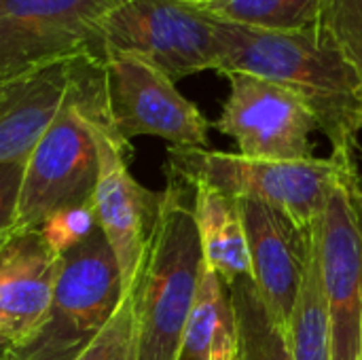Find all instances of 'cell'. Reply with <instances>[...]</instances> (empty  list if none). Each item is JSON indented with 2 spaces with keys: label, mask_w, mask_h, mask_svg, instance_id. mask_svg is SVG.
<instances>
[{
  "label": "cell",
  "mask_w": 362,
  "mask_h": 360,
  "mask_svg": "<svg viewBox=\"0 0 362 360\" xmlns=\"http://www.w3.org/2000/svg\"><path fill=\"white\" fill-rule=\"evenodd\" d=\"M221 74H252L295 93L329 138L333 157L356 163L362 129V76L318 28L272 32L214 19Z\"/></svg>",
  "instance_id": "6da1fadb"
},
{
  "label": "cell",
  "mask_w": 362,
  "mask_h": 360,
  "mask_svg": "<svg viewBox=\"0 0 362 360\" xmlns=\"http://www.w3.org/2000/svg\"><path fill=\"white\" fill-rule=\"evenodd\" d=\"M108 117L102 59L74 57L62 106L25 159L11 231L40 229L57 214L91 206L100 172L98 127Z\"/></svg>",
  "instance_id": "7a4b0ae2"
},
{
  "label": "cell",
  "mask_w": 362,
  "mask_h": 360,
  "mask_svg": "<svg viewBox=\"0 0 362 360\" xmlns=\"http://www.w3.org/2000/svg\"><path fill=\"white\" fill-rule=\"evenodd\" d=\"M187 185L170 178L142 272L132 289L136 360H180L204 257Z\"/></svg>",
  "instance_id": "3957f363"
},
{
  "label": "cell",
  "mask_w": 362,
  "mask_h": 360,
  "mask_svg": "<svg viewBox=\"0 0 362 360\" xmlns=\"http://www.w3.org/2000/svg\"><path fill=\"white\" fill-rule=\"evenodd\" d=\"M356 170L339 157L327 159H252L240 153L199 146H170L168 176L187 187L206 185L233 199L250 197L284 212L297 227L314 231L337 180Z\"/></svg>",
  "instance_id": "277c9868"
},
{
  "label": "cell",
  "mask_w": 362,
  "mask_h": 360,
  "mask_svg": "<svg viewBox=\"0 0 362 360\" xmlns=\"http://www.w3.org/2000/svg\"><path fill=\"white\" fill-rule=\"evenodd\" d=\"M123 299L117 259L95 225L62 250L49 312L36 335L8 350V360H76L102 333Z\"/></svg>",
  "instance_id": "5b68a950"
},
{
  "label": "cell",
  "mask_w": 362,
  "mask_h": 360,
  "mask_svg": "<svg viewBox=\"0 0 362 360\" xmlns=\"http://www.w3.org/2000/svg\"><path fill=\"white\" fill-rule=\"evenodd\" d=\"M140 57L170 81L214 70V17L178 0H121L98 25L95 57Z\"/></svg>",
  "instance_id": "8992f818"
},
{
  "label": "cell",
  "mask_w": 362,
  "mask_h": 360,
  "mask_svg": "<svg viewBox=\"0 0 362 360\" xmlns=\"http://www.w3.org/2000/svg\"><path fill=\"white\" fill-rule=\"evenodd\" d=\"M320 276L329 316L331 360H361L362 182L346 172L320 219Z\"/></svg>",
  "instance_id": "52a82bcc"
},
{
  "label": "cell",
  "mask_w": 362,
  "mask_h": 360,
  "mask_svg": "<svg viewBox=\"0 0 362 360\" xmlns=\"http://www.w3.org/2000/svg\"><path fill=\"white\" fill-rule=\"evenodd\" d=\"M121 0H0V81L93 55L100 21Z\"/></svg>",
  "instance_id": "ba28073f"
},
{
  "label": "cell",
  "mask_w": 362,
  "mask_h": 360,
  "mask_svg": "<svg viewBox=\"0 0 362 360\" xmlns=\"http://www.w3.org/2000/svg\"><path fill=\"white\" fill-rule=\"evenodd\" d=\"M98 153L100 172L91 197V212L117 259L125 295L134 289L142 272L163 191H148L129 174L134 149L132 142L119 136L110 117L98 127Z\"/></svg>",
  "instance_id": "9c48e42d"
},
{
  "label": "cell",
  "mask_w": 362,
  "mask_h": 360,
  "mask_svg": "<svg viewBox=\"0 0 362 360\" xmlns=\"http://www.w3.org/2000/svg\"><path fill=\"white\" fill-rule=\"evenodd\" d=\"M102 64L110 119L125 142L155 136L172 146L208 149L210 121L174 81L134 55L108 53Z\"/></svg>",
  "instance_id": "30bf717a"
},
{
  "label": "cell",
  "mask_w": 362,
  "mask_h": 360,
  "mask_svg": "<svg viewBox=\"0 0 362 360\" xmlns=\"http://www.w3.org/2000/svg\"><path fill=\"white\" fill-rule=\"evenodd\" d=\"M229 95L214 127L231 136L240 155L301 161L314 157V112L284 87L252 74H227Z\"/></svg>",
  "instance_id": "8fae6325"
},
{
  "label": "cell",
  "mask_w": 362,
  "mask_h": 360,
  "mask_svg": "<svg viewBox=\"0 0 362 360\" xmlns=\"http://www.w3.org/2000/svg\"><path fill=\"white\" fill-rule=\"evenodd\" d=\"M235 202L248 242L250 280L274 320L288 335L320 225L305 231L265 202L250 197Z\"/></svg>",
  "instance_id": "7c38bea8"
},
{
  "label": "cell",
  "mask_w": 362,
  "mask_h": 360,
  "mask_svg": "<svg viewBox=\"0 0 362 360\" xmlns=\"http://www.w3.org/2000/svg\"><path fill=\"white\" fill-rule=\"evenodd\" d=\"M62 252L42 229L8 231L0 240V339L30 342L49 312Z\"/></svg>",
  "instance_id": "4fadbf2b"
},
{
  "label": "cell",
  "mask_w": 362,
  "mask_h": 360,
  "mask_svg": "<svg viewBox=\"0 0 362 360\" xmlns=\"http://www.w3.org/2000/svg\"><path fill=\"white\" fill-rule=\"evenodd\" d=\"M72 64L74 57L0 81V163L28 159L62 106Z\"/></svg>",
  "instance_id": "5bb4252c"
},
{
  "label": "cell",
  "mask_w": 362,
  "mask_h": 360,
  "mask_svg": "<svg viewBox=\"0 0 362 360\" xmlns=\"http://www.w3.org/2000/svg\"><path fill=\"white\" fill-rule=\"evenodd\" d=\"M193 191V216L197 225L204 263L229 286L238 278L250 276V255L238 202L206 185Z\"/></svg>",
  "instance_id": "9a60e30c"
},
{
  "label": "cell",
  "mask_w": 362,
  "mask_h": 360,
  "mask_svg": "<svg viewBox=\"0 0 362 360\" xmlns=\"http://www.w3.org/2000/svg\"><path fill=\"white\" fill-rule=\"evenodd\" d=\"M238 339L227 284L206 263L185 327L180 360H212L214 352Z\"/></svg>",
  "instance_id": "2e32d148"
},
{
  "label": "cell",
  "mask_w": 362,
  "mask_h": 360,
  "mask_svg": "<svg viewBox=\"0 0 362 360\" xmlns=\"http://www.w3.org/2000/svg\"><path fill=\"white\" fill-rule=\"evenodd\" d=\"M235 314L240 360H293L288 335L269 314L250 276L227 286Z\"/></svg>",
  "instance_id": "e0dca14e"
},
{
  "label": "cell",
  "mask_w": 362,
  "mask_h": 360,
  "mask_svg": "<svg viewBox=\"0 0 362 360\" xmlns=\"http://www.w3.org/2000/svg\"><path fill=\"white\" fill-rule=\"evenodd\" d=\"M288 344L293 360H331L329 316L320 276V227L314 240L303 289L288 327Z\"/></svg>",
  "instance_id": "ac0fdd59"
},
{
  "label": "cell",
  "mask_w": 362,
  "mask_h": 360,
  "mask_svg": "<svg viewBox=\"0 0 362 360\" xmlns=\"http://www.w3.org/2000/svg\"><path fill=\"white\" fill-rule=\"evenodd\" d=\"M202 8L218 21L272 32H301L318 25L322 0H214Z\"/></svg>",
  "instance_id": "d6986e66"
},
{
  "label": "cell",
  "mask_w": 362,
  "mask_h": 360,
  "mask_svg": "<svg viewBox=\"0 0 362 360\" xmlns=\"http://www.w3.org/2000/svg\"><path fill=\"white\" fill-rule=\"evenodd\" d=\"M318 28L362 76V0H322Z\"/></svg>",
  "instance_id": "ffe728a7"
},
{
  "label": "cell",
  "mask_w": 362,
  "mask_h": 360,
  "mask_svg": "<svg viewBox=\"0 0 362 360\" xmlns=\"http://www.w3.org/2000/svg\"><path fill=\"white\" fill-rule=\"evenodd\" d=\"M132 291L123 295L108 325L76 360H136Z\"/></svg>",
  "instance_id": "44dd1931"
},
{
  "label": "cell",
  "mask_w": 362,
  "mask_h": 360,
  "mask_svg": "<svg viewBox=\"0 0 362 360\" xmlns=\"http://www.w3.org/2000/svg\"><path fill=\"white\" fill-rule=\"evenodd\" d=\"M25 159L0 163V240L13 229Z\"/></svg>",
  "instance_id": "7402d4cb"
},
{
  "label": "cell",
  "mask_w": 362,
  "mask_h": 360,
  "mask_svg": "<svg viewBox=\"0 0 362 360\" xmlns=\"http://www.w3.org/2000/svg\"><path fill=\"white\" fill-rule=\"evenodd\" d=\"M212 360H240V356H238V339L233 344L223 346L218 352H214Z\"/></svg>",
  "instance_id": "603a6c76"
},
{
  "label": "cell",
  "mask_w": 362,
  "mask_h": 360,
  "mask_svg": "<svg viewBox=\"0 0 362 360\" xmlns=\"http://www.w3.org/2000/svg\"><path fill=\"white\" fill-rule=\"evenodd\" d=\"M178 2H185V4H193V6H206L214 0H178Z\"/></svg>",
  "instance_id": "cb8c5ba5"
},
{
  "label": "cell",
  "mask_w": 362,
  "mask_h": 360,
  "mask_svg": "<svg viewBox=\"0 0 362 360\" xmlns=\"http://www.w3.org/2000/svg\"><path fill=\"white\" fill-rule=\"evenodd\" d=\"M6 354H8V344H6V342H2V339H0V360L4 359V356H6Z\"/></svg>",
  "instance_id": "d4e9b609"
},
{
  "label": "cell",
  "mask_w": 362,
  "mask_h": 360,
  "mask_svg": "<svg viewBox=\"0 0 362 360\" xmlns=\"http://www.w3.org/2000/svg\"><path fill=\"white\" fill-rule=\"evenodd\" d=\"M361 360H362V337H361Z\"/></svg>",
  "instance_id": "484cf974"
},
{
  "label": "cell",
  "mask_w": 362,
  "mask_h": 360,
  "mask_svg": "<svg viewBox=\"0 0 362 360\" xmlns=\"http://www.w3.org/2000/svg\"><path fill=\"white\" fill-rule=\"evenodd\" d=\"M2 360H8V356H4V359H2Z\"/></svg>",
  "instance_id": "4316f807"
}]
</instances>
